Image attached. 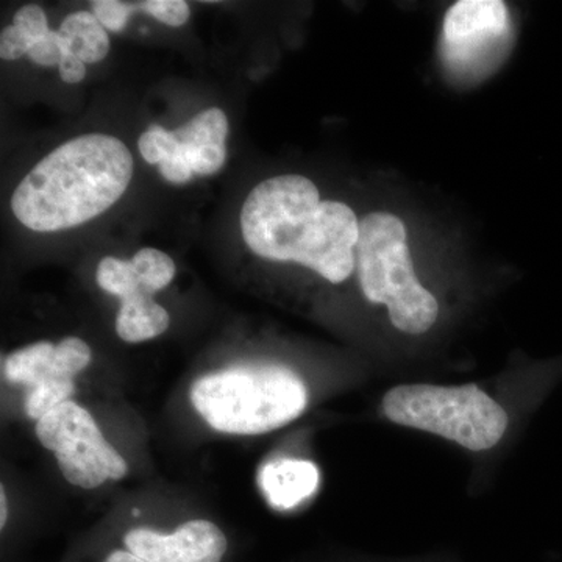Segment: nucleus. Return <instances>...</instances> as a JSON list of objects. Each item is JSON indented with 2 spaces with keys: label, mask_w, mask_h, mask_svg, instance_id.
Segmentation results:
<instances>
[{
  "label": "nucleus",
  "mask_w": 562,
  "mask_h": 562,
  "mask_svg": "<svg viewBox=\"0 0 562 562\" xmlns=\"http://www.w3.org/2000/svg\"><path fill=\"white\" fill-rule=\"evenodd\" d=\"M192 172L213 176L227 160L228 120L221 109L203 110L173 131Z\"/></svg>",
  "instance_id": "9"
},
{
  "label": "nucleus",
  "mask_w": 562,
  "mask_h": 562,
  "mask_svg": "<svg viewBox=\"0 0 562 562\" xmlns=\"http://www.w3.org/2000/svg\"><path fill=\"white\" fill-rule=\"evenodd\" d=\"M191 402L213 430L254 436L299 419L308 406L310 392L301 376L284 366H236L195 380Z\"/></svg>",
  "instance_id": "3"
},
{
  "label": "nucleus",
  "mask_w": 562,
  "mask_h": 562,
  "mask_svg": "<svg viewBox=\"0 0 562 562\" xmlns=\"http://www.w3.org/2000/svg\"><path fill=\"white\" fill-rule=\"evenodd\" d=\"M171 316L154 301V294L140 288L122 299L116 316V333L122 341L136 344L157 338L169 328Z\"/></svg>",
  "instance_id": "11"
},
{
  "label": "nucleus",
  "mask_w": 562,
  "mask_h": 562,
  "mask_svg": "<svg viewBox=\"0 0 562 562\" xmlns=\"http://www.w3.org/2000/svg\"><path fill=\"white\" fill-rule=\"evenodd\" d=\"M131 261L138 273L140 284L150 294L165 290L176 277V262L165 251L146 247L136 251Z\"/></svg>",
  "instance_id": "14"
},
{
  "label": "nucleus",
  "mask_w": 562,
  "mask_h": 562,
  "mask_svg": "<svg viewBox=\"0 0 562 562\" xmlns=\"http://www.w3.org/2000/svg\"><path fill=\"white\" fill-rule=\"evenodd\" d=\"M512 31L505 2L461 0L443 20V60L460 76H482L505 49Z\"/></svg>",
  "instance_id": "7"
},
{
  "label": "nucleus",
  "mask_w": 562,
  "mask_h": 562,
  "mask_svg": "<svg viewBox=\"0 0 562 562\" xmlns=\"http://www.w3.org/2000/svg\"><path fill=\"white\" fill-rule=\"evenodd\" d=\"M60 35L66 54L76 55L83 63L102 61L110 50V38L98 18L90 11H76L63 21Z\"/></svg>",
  "instance_id": "13"
},
{
  "label": "nucleus",
  "mask_w": 562,
  "mask_h": 562,
  "mask_svg": "<svg viewBox=\"0 0 562 562\" xmlns=\"http://www.w3.org/2000/svg\"><path fill=\"white\" fill-rule=\"evenodd\" d=\"M35 432L41 446L55 453L63 476L72 486L95 490L128 473L127 462L79 403L68 401L57 406L36 422Z\"/></svg>",
  "instance_id": "6"
},
{
  "label": "nucleus",
  "mask_w": 562,
  "mask_h": 562,
  "mask_svg": "<svg viewBox=\"0 0 562 562\" xmlns=\"http://www.w3.org/2000/svg\"><path fill=\"white\" fill-rule=\"evenodd\" d=\"M92 358L90 346L80 338L63 339L55 349V366L66 379H72L90 366Z\"/></svg>",
  "instance_id": "17"
},
{
  "label": "nucleus",
  "mask_w": 562,
  "mask_h": 562,
  "mask_svg": "<svg viewBox=\"0 0 562 562\" xmlns=\"http://www.w3.org/2000/svg\"><path fill=\"white\" fill-rule=\"evenodd\" d=\"M122 547L146 562H224L231 542L216 524L192 519L172 531L133 527L122 536Z\"/></svg>",
  "instance_id": "8"
},
{
  "label": "nucleus",
  "mask_w": 562,
  "mask_h": 562,
  "mask_svg": "<svg viewBox=\"0 0 562 562\" xmlns=\"http://www.w3.org/2000/svg\"><path fill=\"white\" fill-rule=\"evenodd\" d=\"M158 166H160L161 176L176 184L187 183V181L191 180L192 173H194L180 147L173 157L168 158V160L160 162Z\"/></svg>",
  "instance_id": "24"
},
{
  "label": "nucleus",
  "mask_w": 562,
  "mask_h": 562,
  "mask_svg": "<svg viewBox=\"0 0 562 562\" xmlns=\"http://www.w3.org/2000/svg\"><path fill=\"white\" fill-rule=\"evenodd\" d=\"M7 520H9V503H7L5 490L0 491V528H5Z\"/></svg>",
  "instance_id": "27"
},
{
  "label": "nucleus",
  "mask_w": 562,
  "mask_h": 562,
  "mask_svg": "<svg viewBox=\"0 0 562 562\" xmlns=\"http://www.w3.org/2000/svg\"><path fill=\"white\" fill-rule=\"evenodd\" d=\"M139 154L149 165H160L179 151V140L173 132H168L160 125H151L140 135Z\"/></svg>",
  "instance_id": "18"
},
{
  "label": "nucleus",
  "mask_w": 562,
  "mask_h": 562,
  "mask_svg": "<svg viewBox=\"0 0 562 562\" xmlns=\"http://www.w3.org/2000/svg\"><path fill=\"white\" fill-rule=\"evenodd\" d=\"M382 412L392 424L431 432L471 452H486L508 430L505 408L476 384H398L384 394Z\"/></svg>",
  "instance_id": "5"
},
{
  "label": "nucleus",
  "mask_w": 562,
  "mask_h": 562,
  "mask_svg": "<svg viewBox=\"0 0 562 562\" xmlns=\"http://www.w3.org/2000/svg\"><path fill=\"white\" fill-rule=\"evenodd\" d=\"M95 280L103 291L116 295L121 301L143 288L132 261L114 257H105L99 262Z\"/></svg>",
  "instance_id": "15"
},
{
  "label": "nucleus",
  "mask_w": 562,
  "mask_h": 562,
  "mask_svg": "<svg viewBox=\"0 0 562 562\" xmlns=\"http://www.w3.org/2000/svg\"><path fill=\"white\" fill-rule=\"evenodd\" d=\"M33 41L25 36L16 25H9L0 33V57L5 61L20 60L29 55Z\"/></svg>",
  "instance_id": "23"
},
{
  "label": "nucleus",
  "mask_w": 562,
  "mask_h": 562,
  "mask_svg": "<svg viewBox=\"0 0 562 562\" xmlns=\"http://www.w3.org/2000/svg\"><path fill=\"white\" fill-rule=\"evenodd\" d=\"M76 392L74 380L55 379L38 384L29 392L25 401V412L32 420H41L57 406L70 401V395Z\"/></svg>",
  "instance_id": "16"
},
{
  "label": "nucleus",
  "mask_w": 562,
  "mask_h": 562,
  "mask_svg": "<svg viewBox=\"0 0 562 562\" xmlns=\"http://www.w3.org/2000/svg\"><path fill=\"white\" fill-rule=\"evenodd\" d=\"M321 473L312 461L276 460L262 465L258 484L272 508H295L319 490Z\"/></svg>",
  "instance_id": "10"
},
{
  "label": "nucleus",
  "mask_w": 562,
  "mask_h": 562,
  "mask_svg": "<svg viewBox=\"0 0 562 562\" xmlns=\"http://www.w3.org/2000/svg\"><path fill=\"white\" fill-rule=\"evenodd\" d=\"M140 9L169 27H181L191 14L190 5L184 0H147L140 3Z\"/></svg>",
  "instance_id": "19"
},
{
  "label": "nucleus",
  "mask_w": 562,
  "mask_h": 562,
  "mask_svg": "<svg viewBox=\"0 0 562 562\" xmlns=\"http://www.w3.org/2000/svg\"><path fill=\"white\" fill-rule=\"evenodd\" d=\"M13 25L35 43L50 32L46 13L38 5H25L14 14Z\"/></svg>",
  "instance_id": "22"
},
{
  "label": "nucleus",
  "mask_w": 562,
  "mask_h": 562,
  "mask_svg": "<svg viewBox=\"0 0 562 562\" xmlns=\"http://www.w3.org/2000/svg\"><path fill=\"white\" fill-rule=\"evenodd\" d=\"M355 269L366 299L386 306L398 331L424 335L438 321V299L417 279L401 217L375 211L360 222Z\"/></svg>",
  "instance_id": "4"
},
{
  "label": "nucleus",
  "mask_w": 562,
  "mask_h": 562,
  "mask_svg": "<svg viewBox=\"0 0 562 562\" xmlns=\"http://www.w3.org/2000/svg\"><path fill=\"white\" fill-rule=\"evenodd\" d=\"M98 562H146L140 560V558L136 557L125 550L124 547H113V549L106 550L103 552L101 557H99Z\"/></svg>",
  "instance_id": "26"
},
{
  "label": "nucleus",
  "mask_w": 562,
  "mask_h": 562,
  "mask_svg": "<svg viewBox=\"0 0 562 562\" xmlns=\"http://www.w3.org/2000/svg\"><path fill=\"white\" fill-rule=\"evenodd\" d=\"M132 177L127 146L105 133H88L44 157L18 184L11 210L32 232L66 231L110 210Z\"/></svg>",
  "instance_id": "2"
},
{
  "label": "nucleus",
  "mask_w": 562,
  "mask_h": 562,
  "mask_svg": "<svg viewBox=\"0 0 562 562\" xmlns=\"http://www.w3.org/2000/svg\"><path fill=\"white\" fill-rule=\"evenodd\" d=\"M65 55V41H63L60 32L50 31L44 38L33 43L27 57L40 66H57L60 65Z\"/></svg>",
  "instance_id": "21"
},
{
  "label": "nucleus",
  "mask_w": 562,
  "mask_h": 562,
  "mask_svg": "<svg viewBox=\"0 0 562 562\" xmlns=\"http://www.w3.org/2000/svg\"><path fill=\"white\" fill-rule=\"evenodd\" d=\"M87 63L80 60L79 57L72 54H66L61 58L58 70H60V77L66 83H80L81 80L87 77Z\"/></svg>",
  "instance_id": "25"
},
{
  "label": "nucleus",
  "mask_w": 562,
  "mask_h": 562,
  "mask_svg": "<svg viewBox=\"0 0 562 562\" xmlns=\"http://www.w3.org/2000/svg\"><path fill=\"white\" fill-rule=\"evenodd\" d=\"M249 249L265 260L297 262L331 283L349 279L357 265L360 221L349 205L321 201L306 177L261 181L241 209Z\"/></svg>",
  "instance_id": "1"
},
{
  "label": "nucleus",
  "mask_w": 562,
  "mask_h": 562,
  "mask_svg": "<svg viewBox=\"0 0 562 562\" xmlns=\"http://www.w3.org/2000/svg\"><path fill=\"white\" fill-rule=\"evenodd\" d=\"M55 344L40 341L13 351L3 360V376L10 383L25 384L31 390L49 380L66 379L55 366Z\"/></svg>",
  "instance_id": "12"
},
{
  "label": "nucleus",
  "mask_w": 562,
  "mask_h": 562,
  "mask_svg": "<svg viewBox=\"0 0 562 562\" xmlns=\"http://www.w3.org/2000/svg\"><path fill=\"white\" fill-rule=\"evenodd\" d=\"M132 7L117 0H95L92 2V14L98 18L103 29L110 32H122L132 14Z\"/></svg>",
  "instance_id": "20"
}]
</instances>
